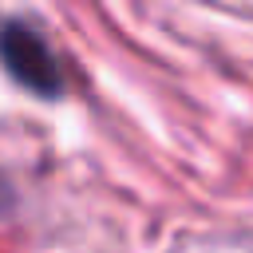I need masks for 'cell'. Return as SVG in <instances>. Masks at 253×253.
I'll return each instance as SVG.
<instances>
[{"label": "cell", "instance_id": "7a4b0ae2", "mask_svg": "<svg viewBox=\"0 0 253 253\" xmlns=\"http://www.w3.org/2000/svg\"><path fill=\"white\" fill-rule=\"evenodd\" d=\"M8 206H12V190H8V182L0 178V213H8Z\"/></svg>", "mask_w": 253, "mask_h": 253}, {"label": "cell", "instance_id": "6da1fadb", "mask_svg": "<svg viewBox=\"0 0 253 253\" xmlns=\"http://www.w3.org/2000/svg\"><path fill=\"white\" fill-rule=\"evenodd\" d=\"M0 63L4 71L28 87L32 95H43V99H55L63 91V75H59V63L51 55V47L43 43V36L24 24V20H8L0 28Z\"/></svg>", "mask_w": 253, "mask_h": 253}]
</instances>
